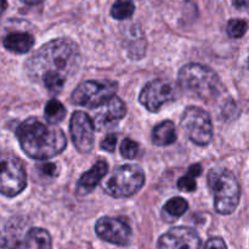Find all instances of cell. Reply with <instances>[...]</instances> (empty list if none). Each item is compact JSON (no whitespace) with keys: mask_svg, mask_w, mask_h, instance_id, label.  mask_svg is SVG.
I'll return each instance as SVG.
<instances>
[{"mask_svg":"<svg viewBox=\"0 0 249 249\" xmlns=\"http://www.w3.org/2000/svg\"><path fill=\"white\" fill-rule=\"evenodd\" d=\"M80 65L82 55L77 44L70 38H57L36 50L26 61L24 71L49 92L58 94L66 82L79 71Z\"/></svg>","mask_w":249,"mask_h":249,"instance_id":"cell-1","label":"cell"},{"mask_svg":"<svg viewBox=\"0 0 249 249\" xmlns=\"http://www.w3.org/2000/svg\"><path fill=\"white\" fill-rule=\"evenodd\" d=\"M16 136L22 151L33 160H43L60 155L67 140L60 128L44 124L36 117L27 118L16 129Z\"/></svg>","mask_w":249,"mask_h":249,"instance_id":"cell-2","label":"cell"},{"mask_svg":"<svg viewBox=\"0 0 249 249\" xmlns=\"http://www.w3.org/2000/svg\"><path fill=\"white\" fill-rule=\"evenodd\" d=\"M179 85L202 101L213 102L224 92V85L219 75L208 66L190 63L179 71Z\"/></svg>","mask_w":249,"mask_h":249,"instance_id":"cell-3","label":"cell"},{"mask_svg":"<svg viewBox=\"0 0 249 249\" xmlns=\"http://www.w3.org/2000/svg\"><path fill=\"white\" fill-rule=\"evenodd\" d=\"M208 186L213 192L214 208L219 214L229 215L236 211L241 199V187L230 170L212 169L208 174Z\"/></svg>","mask_w":249,"mask_h":249,"instance_id":"cell-4","label":"cell"},{"mask_svg":"<svg viewBox=\"0 0 249 249\" xmlns=\"http://www.w3.org/2000/svg\"><path fill=\"white\" fill-rule=\"evenodd\" d=\"M145 184V173L139 165L125 164L116 168L104 184L107 195L114 198H126L138 194Z\"/></svg>","mask_w":249,"mask_h":249,"instance_id":"cell-5","label":"cell"},{"mask_svg":"<svg viewBox=\"0 0 249 249\" xmlns=\"http://www.w3.org/2000/svg\"><path fill=\"white\" fill-rule=\"evenodd\" d=\"M118 85L112 80H88L75 88L72 102L77 106L97 108L114 96Z\"/></svg>","mask_w":249,"mask_h":249,"instance_id":"cell-6","label":"cell"},{"mask_svg":"<svg viewBox=\"0 0 249 249\" xmlns=\"http://www.w3.org/2000/svg\"><path fill=\"white\" fill-rule=\"evenodd\" d=\"M181 126L187 138L198 146H207L213 139V124L211 116L201 107L190 106L181 117Z\"/></svg>","mask_w":249,"mask_h":249,"instance_id":"cell-7","label":"cell"},{"mask_svg":"<svg viewBox=\"0 0 249 249\" xmlns=\"http://www.w3.org/2000/svg\"><path fill=\"white\" fill-rule=\"evenodd\" d=\"M1 194L6 197H15L27 186V174L23 164L12 155L2 156L1 160Z\"/></svg>","mask_w":249,"mask_h":249,"instance_id":"cell-8","label":"cell"},{"mask_svg":"<svg viewBox=\"0 0 249 249\" xmlns=\"http://www.w3.org/2000/svg\"><path fill=\"white\" fill-rule=\"evenodd\" d=\"M177 99V88L167 79H155L147 83L139 96L140 104L150 112H158L164 105Z\"/></svg>","mask_w":249,"mask_h":249,"instance_id":"cell-9","label":"cell"},{"mask_svg":"<svg viewBox=\"0 0 249 249\" xmlns=\"http://www.w3.org/2000/svg\"><path fill=\"white\" fill-rule=\"evenodd\" d=\"M94 121L85 112L77 111L71 117V138L80 153H89L95 143Z\"/></svg>","mask_w":249,"mask_h":249,"instance_id":"cell-10","label":"cell"},{"mask_svg":"<svg viewBox=\"0 0 249 249\" xmlns=\"http://www.w3.org/2000/svg\"><path fill=\"white\" fill-rule=\"evenodd\" d=\"M95 232L101 240L116 246H126L131 240V229L124 220L111 216L99 219L95 225Z\"/></svg>","mask_w":249,"mask_h":249,"instance_id":"cell-11","label":"cell"},{"mask_svg":"<svg viewBox=\"0 0 249 249\" xmlns=\"http://www.w3.org/2000/svg\"><path fill=\"white\" fill-rule=\"evenodd\" d=\"M157 247L158 249H199L201 237L194 229L178 226L158 238Z\"/></svg>","mask_w":249,"mask_h":249,"instance_id":"cell-12","label":"cell"},{"mask_svg":"<svg viewBox=\"0 0 249 249\" xmlns=\"http://www.w3.org/2000/svg\"><path fill=\"white\" fill-rule=\"evenodd\" d=\"M125 114L126 107L124 102L119 97L113 96L106 104L97 107L92 121L97 130L105 131L114 128L125 117Z\"/></svg>","mask_w":249,"mask_h":249,"instance_id":"cell-13","label":"cell"},{"mask_svg":"<svg viewBox=\"0 0 249 249\" xmlns=\"http://www.w3.org/2000/svg\"><path fill=\"white\" fill-rule=\"evenodd\" d=\"M108 165L104 160H99L95 163L88 172H85L82 177L79 178L77 184V192L80 196L91 194L95 190V187L101 182L105 175L107 174Z\"/></svg>","mask_w":249,"mask_h":249,"instance_id":"cell-14","label":"cell"},{"mask_svg":"<svg viewBox=\"0 0 249 249\" xmlns=\"http://www.w3.org/2000/svg\"><path fill=\"white\" fill-rule=\"evenodd\" d=\"M24 223L19 219H11L6 223L2 230V249H17L23 241Z\"/></svg>","mask_w":249,"mask_h":249,"instance_id":"cell-15","label":"cell"},{"mask_svg":"<svg viewBox=\"0 0 249 249\" xmlns=\"http://www.w3.org/2000/svg\"><path fill=\"white\" fill-rule=\"evenodd\" d=\"M2 45L10 53H26L34 45V38L32 34L26 32H12L5 36Z\"/></svg>","mask_w":249,"mask_h":249,"instance_id":"cell-16","label":"cell"},{"mask_svg":"<svg viewBox=\"0 0 249 249\" xmlns=\"http://www.w3.org/2000/svg\"><path fill=\"white\" fill-rule=\"evenodd\" d=\"M177 129L172 121H164L152 130V142L157 146H169L177 141Z\"/></svg>","mask_w":249,"mask_h":249,"instance_id":"cell-17","label":"cell"},{"mask_svg":"<svg viewBox=\"0 0 249 249\" xmlns=\"http://www.w3.org/2000/svg\"><path fill=\"white\" fill-rule=\"evenodd\" d=\"M53 242L49 232L44 229L33 228L24 237L23 249H51Z\"/></svg>","mask_w":249,"mask_h":249,"instance_id":"cell-18","label":"cell"},{"mask_svg":"<svg viewBox=\"0 0 249 249\" xmlns=\"http://www.w3.org/2000/svg\"><path fill=\"white\" fill-rule=\"evenodd\" d=\"M189 209V203L182 197H173L163 206L162 213L167 220H175L184 215Z\"/></svg>","mask_w":249,"mask_h":249,"instance_id":"cell-19","label":"cell"},{"mask_svg":"<svg viewBox=\"0 0 249 249\" xmlns=\"http://www.w3.org/2000/svg\"><path fill=\"white\" fill-rule=\"evenodd\" d=\"M44 114H45V119L48 121L49 124L56 125V124L61 123L65 119L66 107L63 106L62 102H60L56 99H53L46 104Z\"/></svg>","mask_w":249,"mask_h":249,"instance_id":"cell-20","label":"cell"},{"mask_svg":"<svg viewBox=\"0 0 249 249\" xmlns=\"http://www.w3.org/2000/svg\"><path fill=\"white\" fill-rule=\"evenodd\" d=\"M134 11H135V5L133 0H116L112 5L111 15L113 18L122 21V19L130 18Z\"/></svg>","mask_w":249,"mask_h":249,"instance_id":"cell-21","label":"cell"},{"mask_svg":"<svg viewBox=\"0 0 249 249\" xmlns=\"http://www.w3.org/2000/svg\"><path fill=\"white\" fill-rule=\"evenodd\" d=\"M248 29V23L245 21V19L241 18H233L230 19L228 23V27H226V32H228L229 36L231 38L238 39L241 36H243L246 34Z\"/></svg>","mask_w":249,"mask_h":249,"instance_id":"cell-22","label":"cell"},{"mask_svg":"<svg viewBox=\"0 0 249 249\" xmlns=\"http://www.w3.org/2000/svg\"><path fill=\"white\" fill-rule=\"evenodd\" d=\"M121 153L126 160H135L140 153L139 143H136L131 139H124L121 145Z\"/></svg>","mask_w":249,"mask_h":249,"instance_id":"cell-23","label":"cell"},{"mask_svg":"<svg viewBox=\"0 0 249 249\" xmlns=\"http://www.w3.org/2000/svg\"><path fill=\"white\" fill-rule=\"evenodd\" d=\"M178 187L179 190L185 192H194L196 191L197 189V182L195 180V177L187 174L185 177H181L179 180H178Z\"/></svg>","mask_w":249,"mask_h":249,"instance_id":"cell-24","label":"cell"},{"mask_svg":"<svg viewBox=\"0 0 249 249\" xmlns=\"http://www.w3.org/2000/svg\"><path fill=\"white\" fill-rule=\"evenodd\" d=\"M117 145V136L114 134H109L106 138L102 140L101 148L102 150L107 151V152H114Z\"/></svg>","mask_w":249,"mask_h":249,"instance_id":"cell-25","label":"cell"},{"mask_svg":"<svg viewBox=\"0 0 249 249\" xmlns=\"http://www.w3.org/2000/svg\"><path fill=\"white\" fill-rule=\"evenodd\" d=\"M203 249H228V247H226V243L224 242L223 238L214 237L207 241Z\"/></svg>","mask_w":249,"mask_h":249,"instance_id":"cell-26","label":"cell"},{"mask_svg":"<svg viewBox=\"0 0 249 249\" xmlns=\"http://www.w3.org/2000/svg\"><path fill=\"white\" fill-rule=\"evenodd\" d=\"M40 172L48 177H55L57 169H56V165L53 163H44L40 165Z\"/></svg>","mask_w":249,"mask_h":249,"instance_id":"cell-27","label":"cell"},{"mask_svg":"<svg viewBox=\"0 0 249 249\" xmlns=\"http://www.w3.org/2000/svg\"><path fill=\"white\" fill-rule=\"evenodd\" d=\"M202 173V165L201 164H194L191 165V167L189 168V170H187V174L192 175V177L197 178L199 177Z\"/></svg>","mask_w":249,"mask_h":249,"instance_id":"cell-28","label":"cell"},{"mask_svg":"<svg viewBox=\"0 0 249 249\" xmlns=\"http://www.w3.org/2000/svg\"><path fill=\"white\" fill-rule=\"evenodd\" d=\"M233 5L238 9H245L249 6V0H233Z\"/></svg>","mask_w":249,"mask_h":249,"instance_id":"cell-29","label":"cell"},{"mask_svg":"<svg viewBox=\"0 0 249 249\" xmlns=\"http://www.w3.org/2000/svg\"><path fill=\"white\" fill-rule=\"evenodd\" d=\"M22 2L27 5H36V4H40V2L45 1V0H21Z\"/></svg>","mask_w":249,"mask_h":249,"instance_id":"cell-30","label":"cell"},{"mask_svg":"<svg viewBox=\"0 0 249 249\" xmlns=\"http://www.w3.org/2000/svg\"><path fill=\"white\" fill-rule=\"evenodd\" d=\"M246 72H247V74L249 75V56H248L247 62H246Z\"/></svg>","mask_w":249,"mask_h":249,"instance_id":"cell-31","label":"cell"}]
</instances>
